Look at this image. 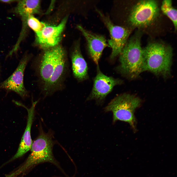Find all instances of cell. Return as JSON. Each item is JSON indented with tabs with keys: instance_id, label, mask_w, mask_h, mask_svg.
Here are the masks:
<instances>
[{
	"instance_id": "16",
	"label": "cell",
	"mask_w": 177,
	"mask_h": 177,
	"mask_svg": "<svg viewBox=\"0 0 177 177\" xmlns=\"http://www.w3.org/2000/svg\"><path fill=\"white\" fill-rule=\"evenodd\" d=\"M161 10L172 22L175 30L177 29V10L173 7L171 0H164L162 2Z\"/></svg>"
},
{
	"instance_id": "15",
	"label": "cell",
	"mask_w": 177,
	"mask_h": 177,
	"mask_svg": "<svg viewBox=\"0 0 177 177\" xmlns=\"http://www.w3.org/2000/svg\"><path fill=\"white\" fill-rule=\"evenodd\" d=\"M15 8L14 12L22 18V26H27V21L30 15L39 13L40 2L39 0H20Z\"/></svg>"
},
{
	"instance_id": "11",
	"label": "cell",
	"mask_w": 177,
	"mask_h": 177,
	"mask_svg": "<svg viewBox=\"0 0 177 177\" xmlns=\"http://www.w3.org/2000/svg\"><path fill=\"white\" fill-rule=\"evenodd\" d=\"M37 102L38 101L33 102L31 106L29 108L21 103H18V105L23 107L27 110L28 113L27 125L17 151L13 156L3 164V165H5L22 157L30 150L32 143L31 136V128L34 116L35 108Z\"/></svg>"
},
{
	"instance_id": "10",
	"label": "cell",
	"mask_w": 177,
	"mask_h": 177,
	"mask_svg": "<svg viewBox=\"0 0 177 177\" xmlns=\"http://www.w3.org/2000/svg\"><path fill=\"white\" fill-rule=\"evenodd\" d=\"M63 49L60 46H57L46 49L42 56L39 72L44 87L52 74L59 55Z\"/></svg>"
},
{
	"instance_id": "8",
	"label": "cell",
	"mask_w": 177,
	"mask_h": 177,
	"mask_svg": "<svg viewBox=\"0 0 177 177\" xmlns=\"http://www.w3.org/2000/svg\"><path fill=\"white\" fill-rule=\"evenodd\" d=\"M30 59L28 55H24L14 72L0 84V88L14 91L23 98L26 97L28 92L24 85V73Z\"/></svg>"
},
{
	"instance_id": "7",
	"label": "cell",
	"mask_w": 177,
	"mask_h": 177,
	"mask_svg": "<svg viewBox=\"0 0 177 177\" xmlns=\"http://www.w3.org/2000/svg\"><path fill=\"white\" fill-rule=\"evenodd\" d=\"M97 71L92 88L87 99L95 100L101 102L104 100L115 86L121 84L122 81L105 75L101 71L98 65Z\"/></svg>"
},
{
	"instance_id": "14",
	"label": "cell",
	"mask_w": 177,
	"mask_h": 177,
	"mask_svg": "<svg viewBox=\"0 0 177 177\" xmlns=\"http://www.w3.org/2000/svg\"><path fill=\"white\" fill-rule=\"evenodd\" d=\"M72 67L75 77L82 81L88 78L87 63L81 52L79 43L75 46L71 55Z\"/></svg>"
},
{
	"instance_id": "12",
	"label": "cell",
	"mask_w": 177,
	"mask_h": 177,
	"mask_svg": "<svg viewBox=\"0 0 177 177\" xmlns=\"http://www.w3.org/2000/svg\"><path fill=\"white\" fill-rule=\"evenodd\" d=\"M77 27L87 41L88 51L91 58L98 65L102 52L107 46L105 38L103 35L95 34L87 30L81 26L78 25Z\"/></svg>"
},
{
	"instance_id": "17",
	"label": "cell",
	"mask_w": 177,
	"mask_h": 177,
	"mask_svg": "<svg viewBox=\"0 0 177 177\" xmlns=\"http://www.w3.org/2000/svg\"><path fill=\"white\" fill-rule=\"evenodd\" d=\"M27 25L35 33L41 31L46 26L43 22L40 21L33 15H30L28 18Z\"/></svg>"
},
{
	"instance_id": "9",
	"label": "cell",
	"mask_w": 177,
	"mask_h": 177,
	"mask_svg": "<svg viewBox=\"0 0 177 177\" xmlns=\"http://www.w3.org/2000/svg\"><path fill=\"white\" fill-rule=\"evenodd\" d=\"M67 20L66 17L57 25H46L42 30L36 33V43L46 49L57 46L61 40Z\"/></svg>"
},
{
	"instance_id": "3",
	"label": "cell",
	"mask_w": 177,
	"mask_h": 177,
	"mask_svg": "<svg viewBox=\"0 0 177 177\" xmlns=\"http://www.w3.org/2000/svg\"><path fill=\"white\" fill-rule=\"evenodd\" d=\"M119 55L118 69L122 75L133 79L144 71L143 48L139 37L134 36L127 41Z\"/></svg>"
},
{
	"instance_id": "2",
	"label": "cell",
	"mask_w": 177,
	"mask_h": 177,
	"mask_svg": "<svg viewBox=\"0 0 177 177\" xmlns=\"http://www.w3.org/2000/svg\"><path fill=\"white\" fill-rule=\"evenodd\" d=\"M144 71L167 77L170 75L173 50L163 43H151L143 48Z\"/></svg>"
},
{
	"instance_id": "1",
	"label": "cell",
	"mask_w": 177,
	"mask_h": 177,
	"mask_svg": "<svg viewBox=\"0 0 177 177\" xmlns=\"http://www.w3.org/2000/svg\"><path fill=\"white\" fill-rule=\"evenodd\" d=\"M53 142L49 134L41 133L32 143L31 153L21 165L5 175V177H23L37 165L48 162L58 167L59 165L52 153Z\"/></svg>"
},
{
	"instance_id": "6",
	"label": "cell",
	"mask_w": 177,
	"mask_h": 177,
	"mask_svg": "<svg viewBox=\"0 0 177 177\" xmlns=\"http://www.w3.org/2000/svg\"><path fill=\"white\" fill-rule=\"evenodd\" d=\"M97 12L110 33V38L108 43L112 49L110 58L113 59L121 52L127 41L130 31L126 28L114 25L108 16L98 10Z\"/></svg>"
},
{
	"instance_id": "4",
	"label": "cell",
	"mask_w": 177,
	"mask_h": 177,
	"mask_svg": "<svg viewBox=\"0 0 177 177\" xmlns=\"http://www.w3.org/2000/svg\"><path fill=\"white\" fill-rule=\"evenodd\" d=\"M140 99L136 96L123 93L116 97L105 107L106 112H111L113 114V121L118 120L128 123L135 128V119L134 113L140 105Z\"/></svg>"
},
{
	"instance_id": "13",
	"label": "cell",
	"mask_w": 177,
	"mask_h": 177,
	"mask_svg": "<svg viewBox=\"0 0 177 177\" xmlns=\"http://www.w3.org/2000/svg\"><path fill=\"white\" fill-rule=\"evenodd\" d=\"M66 59L63 49L59 55L52 74L44 87L45 90L54 91L61 84L66 71Z\"/></svg>"
},
{
	"instance_id": "18",
	"label": "cell",
	"mask_w": 177,
	"mask_h": 177,
	"mask_svg": "<svg viewBox=\"0 0 177 177\" xmlns=\"http://www.w3.org/2000/svg\"><path fill=\"white\" fill-rule=\"evenodd\" d=\"M17 1L15 0H0V2L4 3H10L15 1Z\"/></svg>"
},
{
	"instance_id": "5",
	"label": "cell",
	"mask_w": 177,
	"mask_h": 177,
	"mask_svg": "<svg viewBox=\"0 0 177 177\" xmlns=\"http://www.w3.org/2000/svg\"><path fill=\"white\" fill-rule=\"evenodd\" d=\"M159 12L158 4L156 1H139L132 9L129 21L134 27H139L147 26L155 20Z\"/></svg>"
}]
</instances>
